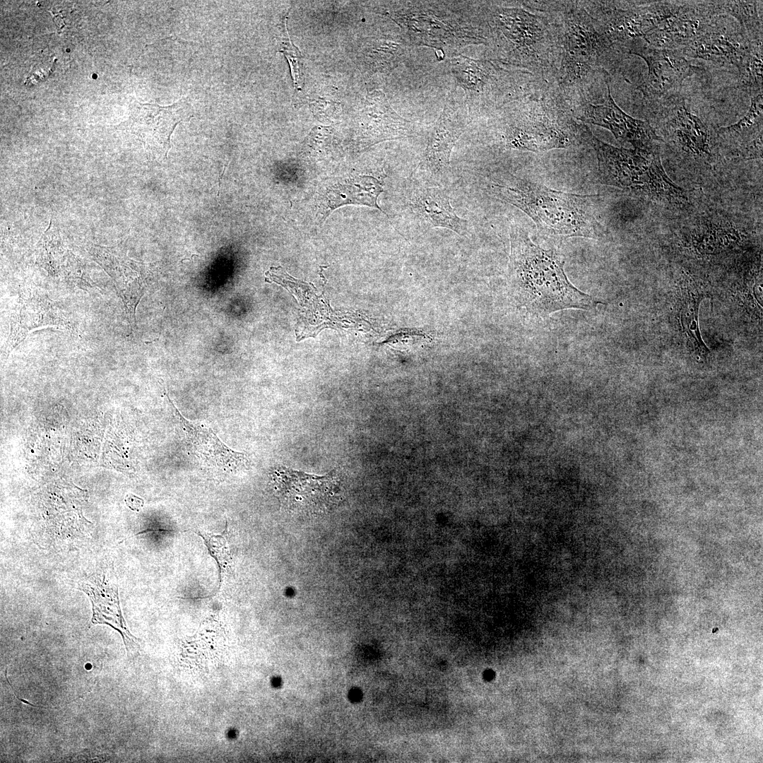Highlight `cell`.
<instances>
[{
	"label": "cell",
	"mask_w": 763,
	"mask_h": 763,
	"mask_svg": "<svg viewBox=\"0 0 763 763\" xmlns=\"http://www.w3.org/2000/svg\"><path fill=\"white\" fill-rule=\"evenodd\" d=\"M557 30L555 91L569 105L592 102L593 87L606 83L627 57L603 33L581 1H540Z\"/></svg>",
	"instance_id": "6da1fadb"
},
{
	"label": "cell",
	"mask_w": 763,
	"mask_h": 763,
	"mask_svg": "<svg viewBox=\"0 0 763 763\" xmlns=\"http://www.w3.org/2000/svg\"><path fill=\"white\" fill-rule=\"evenodd\" d=\"M483 15L487 28V44L494 61L527 73L552 87L557 66V30L551 16L534 1L515 6L486 4Z\"/></svg>",
	"instance_id": "7a4b0ae2"
},
{
	"label": "cell",
	"mask_w": 763,
	"mask_h": 763,
	"mask_svg": "<svg viewBox=\"0 0 763 763\" xmlns=\"http://www.w3.org/2000/svg\"><path fill=\"white\" fill-rule=\"evenodd\" d=\"M509 282L516 304L533 316L564 309L590 310L600 302L568 279L564 256L536 244L520 225H510Z\"/></svg>",
	"instance_id": "3957f363"
},
{
	"label": "cell",
	"mask_w": 763,
	"mask_h": 763,
	"mask_svg": "<svg viewBox=\"0 0 763 763\" xmlns=\"http://www.w3.org/2000/svg\"><path fill=\"white\" fill-rule=\"evenodd\" d=\"M490 191L527 214L545 235L586 238L598 235L593 196L554 190L514 176L492 183Z\"/></svg>",
	"instance_id": "277c9868"
},
{
	"label": "cell",
	"mask_w": 763,
	"mask_h": 763,
	"mask_svg": "<svg viewBox=\"0 0 763 763\" xmlns=\"http://www.w3.org/2000/svg\"><path fill=\"white\" fill-rule=\"evenodd\" d=\"M502 109L507 148L541 152L581 143L579 124L567 103L551 88Z\"/></svg>",
	"instance_id": "5b68a950"
},
{
	"label": "cell",
	"mask_w": 763,
	"mask_h": 763,
	"mask_svg": "<svg viewBox=\"0 0 763 763\" xmlns=\"http://www.w3.org/2000/svg\"><path fill=\"white\" fill-rule=\"evenodd\" d=\"M388 11L409 41L450 54L470 45L487 44V29L483 14L470 18L456 9L454 2L405 1Z\"/></svg>",
	"instance_id": "8992f818"
},
{
	"label": "cell",
	"mask_w": 763,
	"mask_h": 763,
	"mask_svg": "<svg viewBox=\"0 0 763 763\" xmlns=\"http://www.w3.org/2000/svg\"><path fill=\"white\" fill-rule=\"evenodd\" d=\"M579 135L581 142L596 152L603 184L668 202L686 199L683 190L666 175L658 152L611 146L599 140L583 124H579Z\"/></svg>",
	"instance_id": "52a82bcc"
},
{
	"label": "cell",
	"mask_w": 763,
	"mask_h": 763,
	"mask_svg": "<svg viewBox=\"0 0 763 763\" xmlns=\"http://www.w3.org/2000/svg\"><path fill=\"white\" fill-rule=\"evenodd\" d=\"M450 67L457 85L465 93L472 119L502 109L526 96L543 93L550 85L534 76L509 69L489 59H474L459 55Z\"/></svg>",
	"instance_id": "ba28073f"
},
{
	"label": "cell",
	"mask_w": 763,
	"mask_h": 763,
	"mask_svg": "<svg viewBox=\"0 0 763 763\" xmlns=\"http://www.w3.org/2000/svg\"><path fill=\"white\" fill-rule=\"evenodd\" d=\"M581 3L603 33L624 52L627 43L643 39L677 9L675 1H581Z\"/></svg>",
	"instance_id": "9c48e42d"
},
{
	"label": "cell",
	"mask_w": 763,
	"mask_h": 763,
	"mask_svg": "<svg viewBox=\"0 0 763 763\" xmlns=\"http://www.w3.org/2000/svg\"><path fill=\"white\" fill-rule=\"evenodd\" d=\"M645 106L673 147L694 158L711 156L710 128L692 112L680 93L645 103Z\"/></svg>",
	"instance_id": "30bf717a"
},
{
	"label": "cell",
	"mask_w": 763,
	"mask_h": 763,
	"mask_svg": "<svg viewBox=\"0 0 763 763\" xmlns=\"http://www.w3.org/2000/svg\"><path fill=\"white\" fill-rule=\"evenodd\" d=\"M461 97L456 88L448 94L443 110L429 132L426 148L416 168L434 181H439L449 172L452 150L473 120L465 99Z\"/></svg>",
	"instance_id": "8fae6325"
},
{
	"label": "cell",
	"mask_w": 763,
	"mask_h": 763,
	"mask_svg": "<svg viewBox=\"0 0 763 763\" xmlns=\"http://www.w3.org/2000/svg\"><path fill=\"white\" fill-rule=\"evenodd\" d=\"M624 49L627 54L637 55L646 63L647 76L637 87L644 104L680 93L683 81L697 69L680 49L653 48L642 39L629 42Z\"/></svg>",
	"instance_id": "7c38bea8"
},
{
	"label": "cell",
	"mask_w": 763,
	"mask_h": 763,
	"mask_svg": "<svg viewBox=\"0 0 763 763\" xmlns=\"http://www.w3.org/2000/svg\"><path fill=\"white\" fill-rule=\"evenodd\" d=\"M573 117L584 124L599 126L609 130L622 143H629L634 149L656 151L662 139L655 129L646 121L625 113L615 102L608 88L601 103L583 102L569 107Z\"/></svg>",
	"instance_id": "4fadbf2b"
},
{
	"label": "cell",
	"mask_w": 763,
	"mask_h": 763,
	"mask_svg": "<svg viewBox=\"0 0 763 763\" xmlns=\"http://www.w3.org/2000/svg\"><path fill=\"white\" fill-rule=\"evenodd\" d=\"M192 116L193 108L185 100L165 107L136 102L118 128L136 135L153 152L166 156L175 126Z\"/></svg>",
	"instance_id": "5bb4252c"
},
{
	"label": "cell",
	"mask_w": 763,
	"mask_h": 763,
	"mask_svg": "<svg viewBox=\"0 0 763 763\" xmlns=\"http://www.w3.org/2000/svg\"><path fill=\"white\" fill-rule=\"evenodd\" d=\"M750 42L738 23L718 16L697 37L680 49L686 57L702 59L736 69L750 49Z\"/></svg>",
	"instance_id": "9a60e30c"
},
{
	"label": "cell",
	"mask_w": 763,
	"mask_h": 763,
	"mask_svg": "<svg viewBox=\"0 0 763 763\" xmlns=\"http://www.w3.org/2000/svg\"><path fill=\"white\" fill-rule=\"evenodd\" d=\"M88 252L112 278L124 304L128 321L134 329L136 309L150 285V273L143 264L123 255L115 248L92 245Z\"/></svg>",
	"instance_id": "2e32d148"
},
{
	"label": "cell",
	"mask_w": 763,
	"mask_h": 763,
	"mask_svg": "<svg viewBox=\"0 0 763 763\" xmlns=\"http://www.w3.org/2000/svg\"><path fill=\"white\" fill-rule=\"evenodd\" d=\"M46 326L71 328L59 307L42 292L26 288L19 292L10 317V331L3 347L8 355L33 330Z\"/></svg>",
	"instance_id": "e0dca14e"
},
{
	"label": "cell",
	"mask_w": 763,
	"mask_h": 763,
	"mask_svg": "<svg viewBox=\"0 0 763 763\" xmlns=\"http://www.w3.org/2000/svg\"><path fill=\"white\" fill-rule=\"evenodd\" d=\"M717 17L713 1H682L675 13L642 40L653 48L681 49Z\"/></svg>",
	"instance_id": "ac0fdd59"
},
{
	"label": "cell",
	"mask_w": 763,
	"mask_h": 763,
	"mask_svg": "<svg viewBox=\"0 0 763 763\" xmlns=\"http://www.w3.org/2000/svg\"><path fill=\"white\" fill-rule=\"evenodd\" d=\"M415 134L413 124L394 111L383 92L374 90L367 95L356 135L361 149L387 140L413 137Z\"/></svg>",
	"instance_id": "d6986e66"
},
{
	"label": "cell",
	"mask_w": 763,
	"mask_h": 763,
	"mask_svg": "<svg viewBox=\"0 0 763 763\" xmlns=\"http://www.w3.org/2000/svg\"><path fill=\"white\" fill-rule=\"evenodd\" d=\"M167 398L191 451L203 465L222 473H235L249 466V460L246 454L228 447L206 425L188 420L168 396Z\"/></svg>",
	"instance_id": "ffe728a7"
},
{
	"label": "cell",
	"mask_w": 763,
	"mask_h": 763,
	"mask_svg": "<svg viewBox=\"0 0 763 763\" xmlns=\"http://www.w3.org/2000/svg\"><path fill=\"white\" fill-rule=\"evenodd\" d=\"M409 208L423 231L442 227L463 236L468 231V222L459 217L451 205L446 192L438 187H414L408 199Z\"/></svg>",
	"instance_id": "44dd1931"
},
{
	"label": "cell",
	"mask_w": 763,
	"mask_h": 763,
	"mask_svg": "<svg viewBox=\"0 0 763 763\" xmlns=\"http://www.w3.org/2000/svg\"><path fill=\"white\" fill-rule=\"evenodd\" d=\"M763 95L751 97L746 114L737 123L716 131L717 146L747 158L762 157Z\"/></svg>",
	"instance_id": "7402d4cb"
},
{
	"label": "cell",
	"mask_w": 763,
	"mask_h": 763,
	"mask_svg": "<svg viewBox=\"0 0 763 763\" xmlns=\"http://www.w3.org/2000/svg\"><path fill=\"white\" fill-rule=\"evenodd\" d=\"M383 186L382 179L370 175L338 178L329 184L322 194L323 219L336 208L347 204L375 208L385 213L377 203Z\"/></svg>",
	"instance_id": "603a6c76"
},
{
	"label": "cell",
	"mask_w": 763,
	"mask_h": 763,
	"mask_svg": "<svg viewBox=\"0 0 763 763\" xmlns=\"http://www.w3.org/2000/svg\"><path fill=\"white\" fill-rule=\"evenodd\" d=\"M102 583L85 584L82 590L89 596L92 603L93 616L90 625L97 624L107 625L120 633L126 651L130 652L139 646L137 639L129 631L122 616L119 606L117 587L104 585Z\"/></svg>",
	"instance_id": "cb8c5ba5"
},
{
	"label": "cell",
	"mask_w": 763,
	"mask_h": 763,
	"mask_svg": "<svg viewBox=\"0 0 763 763\" xmlns=\"http://www.w3.org/2000/svg\"><path fill=\"white\" fill-rule=\"evenodd\" d=\"M408 52L409 46L404 40L370 39L362 51V59L369 72L387 74L403 62Z\"/></svg>",
	"instance_id": "d4e9b609"
},
{
	"label": "cell",
	"mask_w": 763,
	"mask_h": 763,
	"mask_svg": "<svg viewBox=\"0 0 763 763\" xmlns=\"http://www.w3.org/2000/svg\"><path fill=\"white\" fill-rule=\"evenodd\" d=\"M759 1H714L718 16H727L736 20L742 31L752 42H762V14Z\"/></svg>",
	"instance_id": "484cf974"
},
{
	"label": "cell",
	"mask_w": 763,
	"mask_h": 763,
	"mask_svg": "<svg viewBox=\"0 0 763 763\" xmlns=\"http://www.w3.org/2000/svg\"><path fill=\"white\" fill-rule=\"evenodd\" d=\"M762 42H752L737 69L740 85L751 97L762 93Z\"/></svg>",
	"instance_id": "4316f807"
},
{
	"label": "cell",
	"mask_w": 763,
	"mask_h": 763,
	"mask_svg": "<svg viewBox=\"0 0 763 763\" xmlns=\"http://www.w3.org/2000/svg\"><path fill=\"white\" fill-rule=\"evenodd\" d=\"M39 264L50 273L55 274L65 262V249L57 227L50 224L37 243Z\"/></svg>",
	"instance_id": "83f0119b"
},
{
	"label": "cell",
	"mask_w": 763,
	"mask_h": 763,
	"mask_svg": "<svg viewBox=\"0 0 763 763\" xmlns=\"http://www.w3.org/2000/svg\"><path fill=\"white\" fill-rule=\"evenodd\" d=\"M689 298L690 301H688L687 298V302L683 309L684 312L681 316L682 325L687 343H691L692 350H699L704 353L709 350L702 340L698 325V312L701 299L693 294Z\"/></svg>",
	"instance_id": "f1b7e54d"
},
{
	"label": "cell",
	"mask_w": 763,
	"mask_h": 763,
	"mask_svg": "<svg viewBox=\"0 0 763 763\" xmlns=\"http://www.w3.org/2000/svg\"><path fill=\"white\" fill-rule=\"evenodd\" d=\"M279 52H282L288 61L293 78L294 87L297 90H300L302 83L301 73V61L302 57L298 48L291 42L288 32H287L286 23L280 42Z\"/></svg>",
	"instance_id": "f546056e"
},
{
	"label": "cell",
	"mask_w": 763,
	"mask_h": 763,
	"mask_svg": "<svg viewBox=\"0 0 763 763\" xmlns=\"http://www.w3.org/2000/svg\"><path fill=\"white\" fill-rule=\"evenodd\" d=\"M205 540L211 555L216 560L220 574L230 566L231 557L226 540L223 536H215L203 532L197 533Z\"/></svg>",
	"instance_id": "4dcf8cb0"
}]
</instances>
